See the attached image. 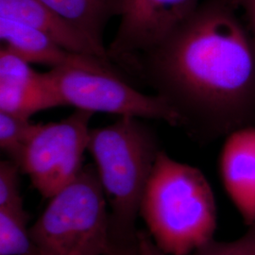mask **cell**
<instances>
[{
    "instance_id": "cell-5",
    "label": "cell",
    "mask_w": 255,
    "mask_h": 255,
    "mask_svg": "<svg viewBox=\"0 0 255 255\" xmlns=\"http://www.w3.org/2000/svg\"><path fill=\"white\" fill-rule=\"evenodd\" d=\"M46 74L62 106L181 126V117L165 99L138 91L122 74L78 67L53 68Z\"/></svg>"
},
{
    "instance_id": "cell-4",
    "label": "cell",
    "mask_w": 255,
    "mask_h": 255,
    "mask_svg": "<svg viewBox=\"0 0 255 255\" xmlns=\"http://www.w3.org/2000/svg\"><path fill=\"white\" fill-rule=\"evenodd\" d=\"M29 233L40 255H106L109 211L94 164L49 199Z\"/></svg>"
},
{
    "instance_id": "cell-17",
    "label": "cell",
    "mask_w": 255,
    "mask_h": 255,
    "mask_svg": "<svg viewBox=\"0 0 255 255\" xmlns=\"http://www.w3.org/2000/svg\"><path fill=\"white\" fill-rule=\"evenodd\" d=\"M105 255H139L138 238L110 240L109 248Z\"/></svg>"
},
{
    "instance_id": "cell-3",
    "label": "cell",
    "mask_w": 255,
    "mask_h": 255,
    "mask_svg": "<svg viewBox=\"0 0 255 255\" xmlns=\"http://www.w3.org/2000/svg\"><path fill=\"white\" fill-rule=\"evenodd\" d=\"M87 150L107 202L110 240L136 237L141 201L161 150L153 131L139 119L120 117L90 128Z\"/></svg>"
},
{
    "instance_id": "cell-16",
    "label": "cell",
    "mask_w": 255,
    "mask_h": 255,
    "mask_svg": "<svg viewBox=\"0 0 255 255\" xmlns=\"http://www.w3.org/2000/svg\"><path fill=\"white\" fill-rule=\"evenodd\" d=\"M190 255H255V227L234 241L216 242L213 239Z\"/></svg>"
},
{
    "instance_id": "cell-10",
    "label": "cell",
    "mask_w": 255,
    "mask_h": 255,
    "mask_svg": "<svg viewBox=\"0 0 255 255\" xmlns=\"http://www.w3.org/2000/svg\"><path fill=\"white\" fill-rule=\"evenodd\" d=\"M224 188L247 224H255V127L230 134L220 154Z\"/></svg>"
},
{
    "instance_id": "cell-8",
    "label": "cell",
    "mask_w": 255,
    "mask_h": 255,
    "mask_svg": "<svg viewBox=\"0 0 255 255\" xmlns=\"http://www.w3.org/2000/svg\"><path fill=\"white\" fill-rule=\"evenodd\" d=\"M60 106L46 72L38 73L8 47L1 46L0 112L30 119L36 113Z\"/></svg>"
},
{
    "instance_id": "cell-1",
    "label": "cell",
    "mask_w": 255,
    "mask_h": 255,
    "mask_svg": "<svg viewBox=\"0 0 255 255\" xmlns=\"http://www.w3.org/2000/svg\"><path fill=\"white\" fill-rule=\"evenodd\" d=\"M237 0H201L158 45L123 68L137 74L195 131L217 129L255 103V45Z\"/></svg>"
},
{
    "instance_id": "cell-12",
    "label": "cell",
    "mask_w": 255,
    "mask_h": 255,
    "mask_svg": "<svg viewBox=\"0 0 255 255\" xmlns=\"http://www.w3.org/2000/svg\"><path fill=\"white\" fill-rule=\"evenodd\" d=\"M58 15L78 28L101 48L104 46V30L110 20L121 16L126 0H39Z\"/></svg>"
},
{
    "instance_id": "cell-11",
    "label": "cell",
    "mask_w": 255,
    "mask_h": 255,
    "mask_svg": "<svg viewBox=\"0 0 255 255\" xmlns=\"http://www.w3.org/2000/svg\"><path fill=\"white\" fill-rule=\"evenodd\" d=\"M0 17L33 27L72 52L110 60L107 51L101 50L82 31L39 0H0Z\"/></svg>"
},
{
    "instance_id": "cell-7",
    "label": "cell",
    "mask_w": 255,
    "mask_h": 255,
    "mask_svg": "<svg viewBox=\"0 0 255 255\" xmlns=\"http://www.w3.org/2000/svg\"><path fill=\"white\" fill-rule=\"evenodd\" d=\"M201 0H126L117 34L107 52L123 67L162 42L189 18Z\"/></svg>"
},
{
    "instance_id": "cell-9",
    "label": "cell",
    "mask_w": 255,
    "mask_h": 255,
    "mask_svg": "<svg viewBox=\"0 0 255 255\" xmlns=\"http://www.w3.org/2000/svg\"><path fill=\"white\" fill-rule=\"evenodd\" d=\"M0 39L4 46L28 64L47 65L51 69L78 67L122 74L111 60L67 50L45 33L11 19L0 17Z\"/></svg>"
},
{
    "instance_id": "cell-19",
    "label": "cell",
    "mask_w": 255,
    "mask_h": 255,
    "mask_svg": "<svg viewBox=\"0 0 255 255\" xmlns=\"http://www.w3.org/2000/svg\"><path fill=\"white\" fill-rule=\"evenodd\" d=\"M237 6L245 15L255 45V0H237Z\"/></svg>"
},
{
    "instance_id": "cell-2",
    "label": "cell",
    "mask_w": 255,
    "mask_h": 255,
    "mask_svg": "<svg viewBox=\"0 0 255 255\" xmlns=\"http://www.w3.org/2000/svg\"><path fill=\"white\" fill-rule=\"evenodd\" d=\"M139 217L156 246L190 255L213 240L217 205L204 174L160 150L146 183Z\"/></svg>"
},
{
    "instance_id": "cell-14",
    "label": "cell",
    "mask_w": 255,
    "mask_h": 255,
    "mask_svg": "<svg viewBox=\"0 0 255 255\" xmlns=\"http://www.w3.org/2000/svg\"><path fill=\"white\" fill-rule=\"evenodd\" d=\"M37 125L27 118L0 112V147L9 160L20 164L25 146Z\"/></svg>"
},
{
    "instance_id": "cell-15",
    "label": "cell",
    "mask_w": 255,
    "mask_h": 255,
    "mask_svg": "<svg viewBox=\"0 0 255 255\" xmlns=\"http://www.w3.org/2000/svg\"><path fill=\"white\" fill-rule=\"evenodd\" d=\"M21 169L10 160L0 162V208L23 210L19 173Z\"/></svg>"
},
{
    "instance_id": "cell-13",
    "label": "cell",
    "mask_w": 255,
    "mask_h": 255,
    "mask_svg": "<svg viewBox=\"0 0 255 255\" xmlns=\"http://www.w3.org/2000/svg\"><path fill=\"white\" fill-rule=\"evenodd\" d=\"M26 210L0 208V255H40L33 243Z\"/></svg>"
},
{
    "instance_id": "cell-18",
    "label": "cell",
    "mask_w": 255,
    "mask_h": 255,
    "mask_svg": "<svg viewBox=\"0 0 255 255\" xmlns=\"http://www.w3.org/2000/svg\"><path fill=\"white\" fill-rule=\"evenodd\" d=\"M137 238H138L139 255H168L164 254L163 251H161L158 247L156 246V244L146 231L144 230L138 231Z\"/></svg>"
},
{
    "instance_id": "cell-6",
    "label": "cell",
    "mask_w": 255,
    "mask_h": 255,
    "mask_svg": "<svg viewBox=\"0 0 255 255\" xmlns=\"http://www.w3.org/2000/svg\"><path fill=\"white\" fill-rule=\"evenodd\" d=\"M93 115L77 109L61 121L37 125L19 166L42 197L49 200L81 173Z\"/></svg>"
}]
</instances>
